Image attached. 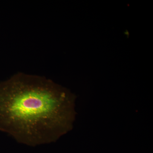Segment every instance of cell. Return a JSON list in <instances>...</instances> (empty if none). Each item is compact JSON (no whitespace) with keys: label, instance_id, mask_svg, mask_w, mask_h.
I'll return each instance as SVG.
<instances>
[{"label":"cell","instance_id":"1","mask_svg":"<svg viewBox=\"0 0 153 153\" xmlns=\"http://www.w3.org/2000/svg\"><path fill=\"white\" fill-rule=\"evenodd\" d=\"M75 96L52 80L19 73L0 83V131L35 146L73 128Z\"/></svg>","mask_w":153,"mask_h":153}]
</instances>
